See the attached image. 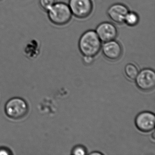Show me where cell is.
Here are the masks:
<instances>
[{"label": "cell", "mask_w": 155, "mask_h": 155, "mask_svg": "<svg viewBox=\"0 0 155 155\" xmlns=\"http://www.w3.org/2000/svg\"><path fill=\"white\" fill-rule=\"evenodd\" d=\"M101 46V41L96 31L92 30L85 31L79 40V49L83 56L94 58L100 51Z\"/></svg>", "instance_id": "1"}, {"label": "cell", "mask_w": 155, "mask_h": 155, "mask_svg": "<svg viewBox=\"0 0 155 155\" xmlns=\"http://www.w3.org/2000/svg\"><path fill=\"white\" fill-rule=\"evenodd\" d=\"M47 12L50 21L57 26L66 25L72 18L68 5L64 2H56Z\"/></svg>", "instance_id": "2"}, {"label": "cell", "mask_w": 155, "mask_h": 155, "mask_svg": "<svg viewBox=\"0 0 155 155\" xmlns=\"http://www.w3.org/2000/svg\"><path fill=\"white\" fill-rule=\"evenodd\" d=\"M4 110L5 114L10 118L16 120L21 119L28 113V104L22 98L15 97L6 102Z\"/></svg>", "instance_id": "3"}, {"label": "cell", "mask_w": 155, "mask_h": 155, "mask_svg": "<svg viewBox=\"0 0 155 155\" xmlns=\"http://www.w3.org/2000/svg\"><path fill=\"white\" fill-rule=\"evenodd\" d=\"M68 6L72 15L79 19L87 18L93 10L91 0H69Z\"/></svg>", "instance_id": "4"}, {"label": "cell", "mask_w": 155, "mask_h": 155, "mask_svg": "<svg viewBox=\"0 0 155 155\" xmlns=\"http://www.w3.org/2000/svg\"><path fill=\"white\" fill-rule=\"evenodd\" d=\"M135 79L140 89L145 91L152 90L155 86V71L151 69H144L138 72Z\"/></svg>", "instance_id": "5"}, {"label": "cell", "mask_w": 155, "mask_h": 155, "mask_svg": "<svg viewBox=\"0 0 155 155\" xmlns=\"http://www.w3.org/2000/svg\"><path fill=\"white\" fill-rule=\"evenodd\" d=\"M135 122L137 128L141 132H150L155 127V114L150 111L140 112L136 117Z\"/></svg>", "instance_id": "6"}, {"label": "cell", "mask_w": 155, "mask_h": 155, "mask_svg": "<svg viewBox=\"0 0 155 155\" xmlns=\"http://www.w3.org/2000/svg\"><path fill=\"white\" fill-rule=\"evenodd\" d=\"M95 31L101 42L104 43L115 40L118 35L117 27L113 23L107 21L98 25Z\"/></svg>", "instance_id": "7"}, {"label": "cell", "mask_w": 155, "mask_h": 155, "mask_svg": "<svg viewBox=\"0 0 155 155\" xmlns=\"http://www.w3.org/2000/svg\"><path fill=\"white\" fill-rule=\"evenodd\" d=\"M129 12L128 8L122 3L112 4L107 11L108 17L110 20L117 24H121L124 22L125 17Z\"/></svg>", "instance_id": "8"}, {"label": "cell", "mask_w": 155, "mask_h": 155, "mask_svg": "<svg viewBox=\"0 0 155 155\" xmlns=\"http://www.w3.org/2000/svg\"><path fill=\"white\" fill-rule=\"evenodd\" d=\"M101 49L104 57L110 61L117 60L122 54L121 45L115 40L104 42Z\"/></svg>", "instance_id": "9"}, {"label": "cell", "mask_w": 155, "mask_h": 155, "mask_svg": "<svg viewBox=\"0 0 155 155\" xmlns=\"http://www.w3.org/2000/svg\"><path fill=\"white\" fill-rule=\"evenodd\" d=\"M139 21V17L136 12H129L125 17L124 23L130 27H134L137 25Z\"/></svg>", "instance_id": "10"}, {"label": "cell", "mask_w": 155, "mask_h": 155, "mask_svg": "<svg viewBox=\"0 0 155 155\" xmlns=\"http://www.w3.org/2000/svg\"><path fill=\"white\" fill-rule=\"evenodd\" d=\"M125 72L126 76L130 79L134 80L138 74V70L135 65L130 63L127 64L125 67Z\"/></svg>", "instance_id": "11"}, {"label": "cell", "mask_w": 155, "mask_h": 155, "mask_svg": "<svg viewBox=\"0 0 155 155\" xmlns=\"http://www.w3.org/2000/svg\"><path fill=\"white\" fill-rule=\"evenodd\" d=\"M56 2V0H39V4L41 8L47 12Z\"/></svg>", "instance_id": "12"}, {"label": "cell", "mask_w": 155, "mask_h": 155, "mask_svg": "<svg viewBox=\"0 0 155 155\" xmlns=\"http://www.w3.org/2000/svg\"><path fill=\"white\" fill-rule=\"evenodd\" d=\"M71 154L76 155H84L87 154V150L81 145L76 146L72 149Z\"/></svg>", "instance_id": "13"}, {"label": "cell", "mask_w": 155, "mask_h": 155, "mask_svg": "<svg viewBox=\"0 0 155 155\" xmlns=\"http://www.w3.org/2000/svg\"><path fill=\"white\" fill-rule=\"evenodd\" d=\"M11 154H12V153L9 149L5 147H0V155H11Z\"/></svg>", "instance_id": "14"}, {"label": "cell", "mask_w": 155, "mask_h": 155, "mask_svg": "<svg viewBox=\"0 0 155 155\" xmlns=\"http://www.w3.org/2000/svg\"><path fill=\"white\" fill-rule=\"evenodd\" d=\"M83 61L86 64H91L93 61V57H89V56H84L83 57Z\"/></svg>", "instance_id": "15"}, {"label": "cell", "mask_w": 155, "mask_h": 155, "mask_svg": "<svg viewBox=\"0 0 155 155\" xmlns=\"http://www.w3.org/2000/svg\"><path fill=\"white\" fill-rule=\"evenodd\" d=\"M90 155H102V153H100V152H92V153H90Z\"/></svg>", "instance_id": "16"}, {"label": "cell", "mask_w": 155, "mask_h": 155, "mask_svg": "<svg viewBox=\"0 0 155 155\" xmlns=\"http://www.w3.org/2000/svg\"><path fill=\"white\" fill-rule=\"evenodd\" d=\"M2 1V0H0V1Z\"/></svg>", "instance_id": "17"}]
</instances>
